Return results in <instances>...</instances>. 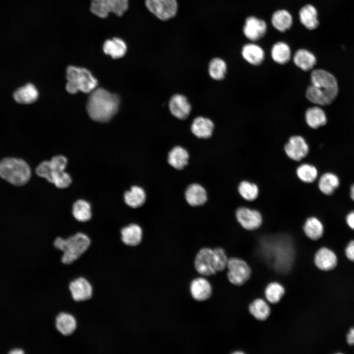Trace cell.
Masks as SVG:
<instances>
[{
	"instance_id": "cell-2",
	"label": "cell",
	"mask_w": 354,
	"mask_h": 354,
	"mask_svg": "<svg viewBox=\"0 0 354 354\" xmlns=\"http://www.w3.org/2000/svg\"><path fill=\"white\" fill-rule=\"evenodd\" d=\"M90 93L87 106L90 118L101 122L110 120L118 110V96L102 88H95Z\"/></svg>"
},
{
	"instance_id": "cell-1",
	"label": "cell",
	"mask_w": 354,
	"mask_h": 354,
	"mask_svg": "<svg viewBox=\"0 0 354 354\" xmlns=\"http://www.w3.org/2000/svg\"><path fill=\"white\" fill-rule=\"evenodd\" d=\"M311 85L306 90L307 99L319 105L330 104L338 92L337 81L329 72L321 69L314 70L311 74Z\"/></svg>"
},
{
	"instance_id": "cell-10",
	"label": "cell",
	"mask_w": 354,
	"mask_h": 354,
	"mask_svg": "<svg viewBox=\"0 0 354 354\" xmlns=\"http://www.w3.org/2000/svg\"><path fill=\"white\" fill-rule=\"evenodd\" d=\"M235 216L239 224L247 231L256 230L263 224L262 215L256 209L240 206L236 209Z\"/></svg>"
},
{
	"instance_id": "cell-31",
	"label": "cell",
	"mask_w": 354,
	"mask_h": 354,
	"mask_svg": "<svg viewBox=\"0 0 354 354\" xmlns=\"http://www.w3.org/2000/svg\"><path fill=\"white\" fill-rule=\"evenodd\" d=\"M271 21L273 27L276 30L284 32L291 28L293 19L291 14L288 11L280 9L273 13Z\"/></svg>"
},
{
	"instance_id": "cell-19",
	"label": "cell",
	"mask_w": 354,
	"mask_h": 354,
	"mask_svg": "<svg viewBox=\"0 0 354 354\" xmlns=\"http://www.w3.org/2000/svg\"><path fill=\"white\" fill-rule=\"evenodd\" d=\"M190 291L193 298L199 301L208 299L212 295L210 283L206 279L202 277L192 280L190 285Z\"/></svg>"
},
{
	"instance_id": "cell-14",
	"label": "cell",
	"mask_w": 354,
	"mask_h": 354,
	"mask_svg": "<svg viewBox=\"0 0 354 354\" xmlns=\"http://www.w3.org/2000/svg\"><path fill=\"white\" fill-rule=\"evenodd\" d=\"M197 272L203 276H210L216 272L214 268L213 249L205 247L197 253L194 261Z\"/></svg>"
},
{
	"instance_id": "cell-27",
	"label": "cell",
	"mask_w": 354,
	"mask_h": 354,
	"mask_svg": "<svg viewBox=\"0 0 354 354\" xmlns=\"http://www.w3.org/2000/svg\"><path fill=\"white\" fill-rule=\"evenodd\" d=\"M38 97V92L36 87L29 83L16 89L13 93V98L18 103L29 104L34 102Z\"/></svg>"
},
{
	"instance_id": "cell-36",
	"label": "cell",
	"mask_w": 354,
	"mask_h": 354,
	"mask_svg": "<svg viewBox=\"0 0 354 354\" xmlns=\"http://www.w3.org/2000/svg\"><path fill=\"white\" fill-rule=\"evenodd\" d=\"M237 191L240 197L245 201H255L259 196V188L258 185L248 180H243L239 182Z\"/></svg>"
},
{
	"instance_id": "cell-44",
	"label": "cell",
	"mask_w": 354,
	"mask_h": 354,
	"mask_svg": "<svg viewBox=\"0 0 354 354\" xmlns=\"http://www.w3.org/2000/svg\"><path fill=\"white\" fill-rule=\"evenodd\" d=\"M11 354H22L24 353V351L20 349H15L11 351L9 353Z\"/></svg>"
},
{
	"instance_id": "cell-28",
	"label": "cell",
	"mask_w": 354,
	"mask_h": 354,
	"mask_svg": "<svg viewBox=\"0 0 354 354\" xmlns=\"http://www.w3.org/2000/svg\"><path fill=\"white\" fill-rule=\"evenodd\" d=\"M302 229L305 236L313 240L320 239L324 232L322 222L315 216L307 218L304 223Z\"/></svg>"
},
{
	"instance_id": "cell-41",
	"label": "cell",
	"mask_w": 354,
	"mask_h": 354,
	"mask_svg": "<svg viewBox=\"0 0 354 354\" xmlns=\"http://www.w3.org/2000/svg\"><path fill=\"white\" fill-rule=\"evenodd\" d=\"M345 254L349 260L354 262V240L351 241L347 245Z\"/></svg>"
},
{
	"instance_id": "cell-39",
	"label": "cell",
	"mask_w": 354,
	"mask_h": 354,
	"mask_svg": "<svg viewBox=\"0 0 354 354\" xmlns=\"http://www.w3.org/2000/svg\"><path fill=\"white\" fill-rule=\"evenodd\" d=\"M226 71L227 64L222 59L215 58L209 62L208 73L212 79L216 80L223 79Z\"/></svg>"
},
{
	"instance_id": "cell-30",
	"label": "cell",
	"mask_w": 354,
	"mask_h": 354,
	"mask_svg": "<svg viewBox=\"0 0 354 354\" xmlns=\"http://www.w3.org/2000/svg\"><path fill=\"white\" fill-rule=\"evenodd\" d=\"M305 119L307 125L313 129L324 125L327 121L325 112L318 106L307 109L305 114Z\"/></svg>"
},
{
	"instance_id": "cell-8",
	"label": "cell",
	"mask_w": 354,
	"mask_h": 354,
	"mask_svg": "<svg viewBox=\"0 0 354 354\" xmlns=\"http://www.w3.org/2000/svg\"><path fill=\"white\" fill-rule=\"evenodd\" d=\"M227 267L229 281L235 286H241L250 278L252 270L249 265L243 260L231 257L228 259Z\"/></svg>"
},
{
	"instance_id": "cell-5",
	"label": "cell",
	"mask_w": 354,
	"mask_h": 354,
	"mask_svg": "<svg viewBox=\"0 0 354 354\" xmlns=\"http://www.w3.org/2000/svg\"><path fill=\"white\" fill-rule=\"evenodd\" d=\"M66 89L71 94L78 91L91 92L97 85V80L88 70L85 68L69 66L66 70Z\"/></svg>"
},
{
	"instance_id": "cell-16",
	"label": "cell",
	"mask_w": 354,
	"mask_h": 354,
	"mask_svg": "<svg viewBox=\"0 0 354 354\" xmlns=\"http://www.w3.org/2000/svg\"><path fill=\"white\" fill-rule=\"evenodd\" d=\"M184 197L187 203L192 207L203 206L208 199L206 190L198 183H192L186 187Z\"/></svg>"
},
{
	"instance_id": "cell-15",
	"label": "cell",
	"mask_w": 354,
	"mask_h": 354,
	"mask_svg": "<svg viewBox=\"0 0 354 354\" xmlns=\"http://www.w3.org/2000/svg\"><path fill=\"white\" fill-rule=\"evenodd\" d=\"M55 325L56 330L64 336L72 335L77 328V321L71 313L62 311L56 317Z\"/></svg>"
},
{
	"instance_id": "cell-24",
	"label": "cell",
	"mask_w": 354,
	"mask_h": 354,
	"mask_svg": "<svg viewBox=\"0 0 354 354\" xmlns=\"http://www.w3.org/2000/svg\"><path fill=\"white\" fill-rule=\"evenodd\" d=\"M214 124L210 119L198 117L192 122L191 130L193 134L199 138L206 139L211 136L214 129Z\"/></svg>"
},
{
	"instance_id": "cell-11",
	"label": "cell",
	"mask_w": 354,
	"mask_h": 354,
	"mask_svg": "<svg viewBox=\"0 0 354 354\" xmlns=\"http://www.w3.org/2000/svg\"><path fill=\"white\" fill-rule=\"evenodd\" d=\"M68 289L72 299L76 302L88 301L93 296V286L87 278L83 276H79L71 281Z\"/></svg>"
},
{
	"instance_id": "cell-18",
	"label": "cell",
	"mask_w": 354,
	"mask_h": 354,
	"mask_svg": "<svg viewBox=\"0 0 354 354\" xmlns=\"http://www.w3.org/2000/svg\"><path fill=\"white\" fill-rule=\"evenodd\" d=\"M314 262L320 269L328 271L335 267L337 258L333 251L326 247H321L315 253Z\"/></svg>"
},
{
	"instance_id": "cell-12",
	"label": "cell",
	"mask_w": 354,
	"mask_h": 354,
	"mask_svg": "<svg viewBox=\"0 0 354 354\" xmlns=\"http://www.w3.org/2000/svg\"><path fill=\"white\" fill-rule=\"evenodd\" d=\"M287 156L295 161H299L308 154L309 148L303 137L299 135L291 136L284 146Z\"/></svg>"
},
{
	"instance_id": "cell-3",
	"label": "cell",
	"mask_w": 354,
	"mask_h": 354,
	"mask_svg": "<svg viewBox=\"0 0 354 354\" xmlns=\"http://www.w3.org/2000/svg\"><path fill=\"white\" fill-rule=\"evenodd\" d=\"M89 237L83 233H77L66 238L57 237L54 241L55 248L62 252L61 261L69 265L79 259L89 249Z\"/></svg>"
},
{
	"instance_id": "cell-32",
	"label": "cell",
	"mask_w": 354,
	"mask_h": 354,
	"mask_svg": "<svg viewBox=\"0 0 354 354\" xmlns=\"http://www.w3.org/2000/svg\"><path fill=\"white\" fill-rule=\"evenodd\" d=\"M339 177L332 173H325L322 175L318 181V187L322 193L330 195L339 187Z\"/></svg>"
},
{
	"instance_id": "cell-37",
	"label": "cell",
	"mask_w": 354,
	"mask_h": 354,
	"mask_svg": "<svg viewBox=\"0 0 354 354\" xmlns=\"http://www.w3.org/2000/svg\"><path fill=\"white\" fill-rule=\"evenodd\" d=\"M298 178L305 183H311L316 180L318 177V171L316 167L309 163H302L299 165L295 170Z\"/></svg>"
},
{
	"instance_id": "cell-9",
	"label": "cell",
	"mask_w": 354,
	"mask_h": 354,
	"mask_svg": "<svg viewBox=\"0 0 354 354\" xmlns=\"http://www.w3.org/2000/svg\"><path fill=\"white\" fill-rule=\"evenodd\" d=\"M148 9L160 20L173 18L177 11V0H145Z\"/></svg>"
},
{
	"instance_id": "cell-45",
	"label": "cell",
	"mask_w": 354,
	"mask_h": 354,
	"mask_svg": "<svg viewBox=\"0 0 354 354\" xmlns=\"http://www.w3.org/2000/svg\"><path fill=\"white\" fill-rule=\"evenodd\" d=\"M350 196L352 200L354 201V183L352 184L350 188Z\"/></svg>"
},
{
	"instance_id": "cell-33",
	"label": "cell",
	"mask_w": 354,
	"mask_h": 354,
	"mask_svg": "<svg viewBox=\"0 0 354 354\" xmlns=\"http://www.w3.org/2000/svg\"><path fill=\"white\" fill-rule=\"evenodd\" d=\"M271 56L277 63L284 64L288 62L291 57V51L289 45L283 42L275 43L272 47Z\"/></svg>"
},
{
	"instance_id": "cell-38",
	"label": "cell",
	"mask_w": 354,
	"mask_h": 354,
	"mask_svg": "<svg viewBox=\"0 0 354 354\" xmlns=\"http://www.w3.org/2000/svg\"><path fill=\"white\" fill-rule=\"evenodd\" d=\"M285 293L283 285L277 282L269 283L265 289V296L266 299L270 303H278Z\"/></svg>"
},
{
	"instance_id": "cell-20",
	"label": "cell",
	"mask_w": 354,
	"mask_h": 354,
	"mask_svg": "<svg viewBox=\"0 0 354 354\" xmlns=\"http://www.w3.org/2000/svg\"><path fill=\"white\" fill-rule=\"evenodd\" d=\"M122 242L128 246L139 245L143 238V230L138 224L132 223L123 227L120 231Z\"/></svg>"
},
{
	"instance_id": "cell-42",
	"label": "cell",
	"mask_w": 354,
	"mask_h": 354,
	"mask_svg": "<svg viewBox=\"0 0 354 354\" xmlns=\"http://www.w3.org/2000/svg\"><path fill=\"white\" fill-rule=\"evenodd\" d=\"M346 222L348 226L354 230V210L349 212L346 216Z\"/></svg>"
},
{
	"instance_id": "cell-35",
	"label": "cell",
	"mask_w": 354,
	"mask_h": 354,
	"mask_svg": "<svg viewBox=\"0 0 354 354\" xmlns=\"http://www.w3.org/2000/svg\"><path fill=\"white\" fill-rule=\"evenodd\" d=\"M72 214L78 221L84 222L89 220L92 216L90 204L83 199L77 200L73 205Z\"/></svg>"
},
{
	"instance_id": "cell-6",
	"label": "cell",
	"mask_w": 354,
	"mask_h": 354,
	"mask_svg": "<svg viewBox=\"0 0 354 354\" xmlns=\"http://www.w3.org/2000/svg\"><path fill=\"white\" fill-rule=\"evenodd\" d=\"M35 172L39 177L46 178L59 188H67L72 183L70 176L64 170L53 167L50 161L41 162L36 168Z\"/></svg>"
},
{
	"instance_id": "cell-22",
	"label": "cell",
	"mask_w": 354,
	"mask_h": 354,
	"mask_svg": "<svg viewBox=\"0 0 354 354\" xmlns=\"http://www.w3.org/2000/svg\"><path fill=\"white\" fill-rule=\"evenodd\" d=\"M241 53L244 60L253 65L261 64L265 59L264 50L254 43L245 44L242 47Z\"/></svg>"
},
{
	"instance_id": "cell-40",
	"label": "cell",
	"mask_w": 354,
	"mask_h": 354,
	"mask_svg": "<svg viewBox=\"0 0 354 354\" xmlns=\"http://www.w3.org/2000/svg\"><path fill=\"white\" fill-rule=\"evenodd\" d=\"M214 268L216 271H223L227 267L228 258L224 249L221 247H217L213 249Z\"/></svg>"
},
{
	"instance_id": "cell-29",
	"label": "cell",
	"mask_w": 354,
	"mask_h": 354,
	"mask_svg": "<svg viewBox=\"0 0 354 354\" xmlns=\"http://www.w3.org/2000/svg\"><path fill=\"white\" fill-rule=\"evenodd\" d=\"M293 61L297 67L303 71H308L315 65L316 58L312 52L307 49H299L295 53Z\"/></svg>"
},
{
	"instance_id": "cell-25",
	"label": "cell",
	"mask_w": 354,
	"mask_h": 354,
	"mask_svg": "<svg viewBox=\"0 0 354 354\" xmlns=\"http://www.w3.org/2000/svg\"><path fill=\"white\" fill-rule=\"evenodd\" d=\"M123 198L124 202L128 206L133 208H137L145 203L147 194L143 187L133 185L130 190L124 192Z\"/></svg>"
},
{
	"instance_id": "cell-4",
	"label": "cell",
	"mask_w": 354,
	"mask_h": 354,
	"mask_svg": "<svg viewBox=\"0 0 354 354\" xmlns=\"http://www.w3.org/2000/svg\"><path fill=\"white\" fill-rule=\"evenodd\" d=\"M0 177L14 185L21 186L29 181L31 170L24 160L7 157L0 161Z\"/></svg>"
},
{
	"instance_id": "cell-23",
	"label": "cell",
	"mask_w": 354,
	"mask_h": 354,
	"mask_svg": "<svg viewBox=\"0 0 354 354\" xmlns=\"http://www.w3.org/2000/svg\"><path fill=\"white\" fill-rule=\"evenodd\" d=\"M189 154L186 149L181 146L174 147L168 153L167 161L169 165L177 170H182L188 164Z\"/></svg>"
},
{
	"instance_id": "cell-21",
	"label": "cell",
	"mask_w": 354,
	"mask_h": 354,
	"mask_svg": "<svg viewBox=\"0 0 354 354\" xmlns=\"http://www.w3.org/2000/svg\"><path fill=\"white\" fill-rule=\"evenodd\" d=\"M127 49L125 41L117 37L106 40L102 47L104 54L110 56L114 59L123 57L127 52Z\"/></svg>"
},
{
	"instance_id": "cell-7",
	"label": "cell",
	"mask_w": 354,
	"mask_h": 354,
	"mask_svg": "<svg viewBox=\"0 0 354 354\" xmlns=\"http://www.w3.org/2000/svg\"><path fill=\"white\" fill-rule=\"evenodd\" d=\"M128 7L129 0H91L90 10L95 16L106 18L110 13L121 16Z\"/></svg>"
},
{
	"instance_id": "cell-34",
	"label": "cell",
	"mask_w": 354,
	"mask_h": 354,
	"mask_svg": "<svg viewBox=\"0 0 354 354\" xmlns=\"http://www.w3.org/2000/svg\"><path fill=\"white\" fill-rule=\"evenodd\" d=\"M248 309L250 314L259 321L266 320L270 314L269 305L264 299L260 298L253 300L249 305Z\"/></svg>"
},
{
	"instance_id": "cell-43",
	"label": "cell",
	"mask_w": 354,
	"mask_h": 354,
	"mask_svg": "<svg viewBox=\"0 0 354 354\" xmlns=\"http://www.w3.org/2000/svg\"><path fill=\"white\" fill-rule=\"evenodd\" d=\"M347 341L349 345H354V327L351 328L347 334Z\"/></svg>"
},
{
	"instance_id": "cell-13",
	"label": "cell",
	"mask_w": 354,
	"mask_h": 354,
	"mask_svg": "<svg viewBox=\"0 0 354 354\" xmlns=\"http://www.w3.org/2000/svg\"><path fill=\"white\" fill-rule=\"evenodd\" d=\"M267 25L266 22L255 16L248 17L243 27L244 36L252 42L257 41L265 35L267 31Z\"/></svg>"
},
{
	"instance_id": "cell-26",
	"label": "cell",
	"mask_w": 354,
	"mask_h": 354,
	"mask_svg": "<svg viewBox=\"0 0 354 354\" xmlns=\"http://www.w3.org/2000/svg\"><path fill=\"white\" fill-rule=\"evenodd\" d=\"M299 19L301 24L309 30L316 29L319 24L317 10L311 4H306L301 8Z\"/></svg>"
},
{
	"instance_id": "cell-17",
	"label": "cell",
	"mask_w": 354,
	"mask_h": 354,
	"mask_svg": "<svg viewBox=\"0 0 354 354\" xmlns=\"http://www.w3.org/2000/svg\"><path fill=\"white\" fill-rule=\"evenodd\" d=\"M169 107L171 114L180 119L186 118L191 110V105L186 97L179 94H175L171 97Z\"/></svg>"
}]
</instances>
